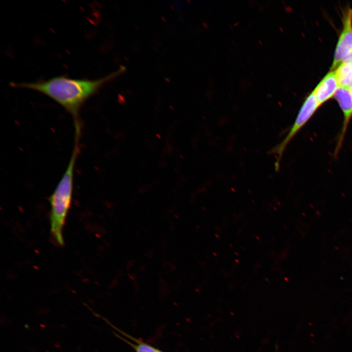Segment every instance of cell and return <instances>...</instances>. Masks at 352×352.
<instances>
[{
	"label": "cell",
	"mask_w": 352,
	"mask_h": 352,
	"mask_svg": "<svg viewBox=\"0 0 352 352\" xmlns=\"http://www.w3.org/2000/svg\"><path fill=\"white\" fill-rule=\"evenodd\" d=\"M319 106L312 91L304 101L288 133L282 141L270 151L269 153L276 156L275 169L276 171L279 170L282 156L288 144L308 122Z\"/></svg>",
	"instance_id": "3"
},
{
	"label": "cell",
	"mask_w": 352,
	"mask_h": 352,
	"mask_svg": "<svg viewBox=\"0 0 352 352\" xmlns=\"http://www.w3.org/2000/svg\"><path fill=\"white\" fill-rule=\"evenodd\" d=\"M342 63H348L352 65V50L349 52L343 58Z\"/></svg>",
	"instance_id": "9"
},
{
	"label": "cell",
	"mask_w": 352,
	"mask_h": 352,
	"mask_svg": "<svg viewBox=\"0 0 352 352\" xmlns=\"http://www.w3.org/2000/svg\"><path fill=\"white\" fill-rule=\"evenodd\" d=\"M334 97L339 103L344 114V120L342 133L344 135L352 116V89L346 87H339Z\"/></svg>",
	"instance_id": "6"
},
{
	"label": "cell",
	"mask_w": 352,
	"mask_h": 352,
	"mask_svg": "<svg viewBox=\"0 0 352 352\" xmlns=\"http://www.w3.org/2000/svg\"><path fill=\"white\" fill-rule=\"evenodd\" d=\"M122 335L128 339H124L122 336L117 335L120 339L129 344L134 350L135 352H164L151 345H149L140 340L136 339L126 333L114 327Z\"/></svg>",
	"instance_id": "7"
},
{
	"label": "cell",
	"mask_w": 352,
	"mask_h": 352,
	"mask_svg": "<svg viewBox=\"0 0 352 352\" xmlns=\"http://www.w3.org/2000/svg\"><path fill=\"white\" fill-rule=\"evenodd\" d=\"M335 73L339 87L352 89V65L348 63H342L337 67Z\"/></svg>",
	"instance_id": "8"
},
{
	"label": "cell",
	"mask_w": 352,
	"mask_h": 352,
	"mask_svg": "<svg viewBox=\"0 0 352 352\" xmlns=\"http://www.w3.org/2000/svg\"><path fill=\"white\" fill-rule=\"evenodd\" d=\"M343 28L334 53L331 69L337 67L344 57L352 50V9H347L343 15Z\"/></svg>",
	"instance_id": "4"
},
{
	"label": "cell",
	"mask_w": 352,
	"mask_h": 352,
	"mask_svg": "<svg viewBox=\"0 0 352 352\" xmlns=\"http://www.w3.org/2000/svg\"><path fill=\"white\" fill-rule=\"evenodd\" d=\"M339 84L335 71L328 73L313 91L320 106L334 96Z\"/></svg>",
	"instance_id": "5"
},
{
	"label": "cell",
	"mask_w": 352,
	"mask_h": 352,
	"mask_svg": "<svg viewBox=\"0 0 352 352\" xmlns=\"http://www.w3.org/2000/svg\"><path fill=\"white\" fill-rule=\"evenodd\" d=\"M73 152L67 168L49 198L51 205V232L59 245L63 244V228L70 206L74 170L79 150V132H76Z\"/></svg>",
	"instance_id": "2"
},
{
	"label": "cell",
	"mask_w": 352,
	"mask_h": 352,
	"mask_svg": "<svg viewBox=\"0 0 352 352\" xmlns=\"http://www.w3.org/2000/svg\"><path fill=\"white\" fill-rule=\"evenodd\" d=\"M126 69V66H122L116 71L96 79H73L58 76L46 80L12 82L11 86L34 90L47 96L63 107L77 121L81 108L86 101L96 93L105 84Z\"/></svg>",
	"instance_id": "1"
}]
</instances>
